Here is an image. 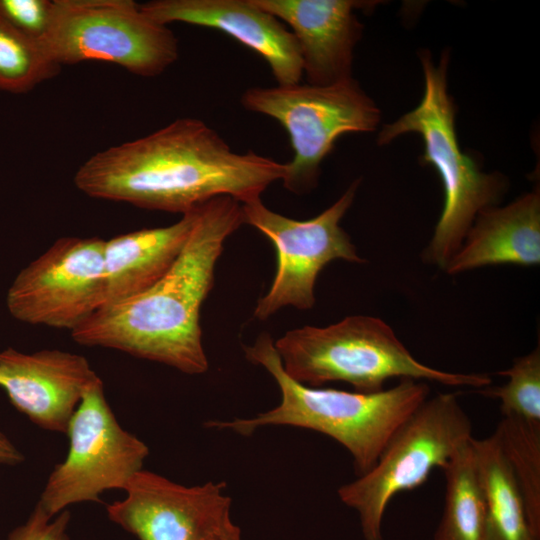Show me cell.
Instances as JSON below:
<instances>
[{
	"mask_svg": "<svg viewBox=\"0 0 540 540\" xmlns=\"http://www.w3.org/2000/svg\"><path fill=\"white\" fill-rule=\"evenodd\" d=\"M284 172L285 164L253 151L236 153L206 123L184 117L94 154L74 184L92 198L183 215L218 196L259 199Z\"/></svg>",
	"mask_w": 540,
	"mask_h": 540,
	"instance_id": "6da1fadb",
	"label": "cell"
},
{
	"mask_svg": "<svg viewBox=\"0 0 540 540\" xmlns=\"http://www.w3.org/2000/svg\"><path fill=\"white\" fill-rule=\"evenodd\" d=\"M243 223L242 204L232 197L201 204L190 236L166 274L143 293L100 307L71 331L73 340L190 375L207 371L200 309L213 286L224 242Z\"/></svg>",
	"mask_w": 540,
	"mask_h": 540,
	"instance_id": "7a4b0ae2",
	"label": "cell"
},
{
	"mask_svg": "<svg viewBox=\"0 0 540 540\" xmlns=\"http://www.w3.org/2000/svg\"><path fill=\"white\" fill-rule=\"evenodd\" d=\"M244 352L249 361L272 375L280 388V404L252 418L208 421L205 426L230 429L243 436L269 425L317 431L348 450L358 476L372 469L396 428L429 395L428 384L414 379H401L389 389L372 393L303 385L286 374L268 333H262L253 345L244 346Z\"/></svg>",
	"mask_w": 540,
	"mask_h": 540,
	"instance_id": "3957f363",
	"label": "cell"
},
{
	"mask_svg": "<svg viewBox=\"0 0 540 540\" xmlns=\"http://www.w3.org/2000/svg\"><path fill=\"white\" fill-rule=\"evenodd\" d=\"M428 51L420 53L424 91L420 103L379 132L377 142L387 144L400 135L416 133L424 144L422 163L438 172L444 205L423 260L445 270L460 248L476 216L501 199L506 181L498 173L482 172L460 148L455 130V105L448 93L449 53L438 64Z\"/></svg>",
	"mask_w": 540,
	"mask_h": 540,
	"instance_id": "277c9868",
	"label": "cell"
},
{
	"mask_svg": "<svg viewBox=\"0 0 540 540\" xmlns=\"http://www.w3.org/2000/svg\"><path fill=\"white\" fill-rule=\"evenodd\" d=\"M286 374L310 387L342 381L357 392L383 390L391 378L433 381L448 386L487 387L486 374L452 373L419 362L377 317L354 315L326 327L304 326L274 342Z\"/></svg>",
	"mask_w": 540,
	"mask_h": 540,
	"instance_id": "5b68a950",
	"label": "cell"
},
{
	"mask_svg": "<svg viewBox=\"0 0 540 540\" xmlns=\"http://www.w3.org/2000/svg\"><path fill=\"white\" fill-rule=\"evenodd\" d=\"M472 422L455 393L426 399L393 432L370 471L338 489L359 517L365 540H383L382 522L398 493L423 485L472 438Z\"/></svg>",
	"mask_w": 540,
	"mask_h": 540,
	"instance_id": "8992f818",
	"label": "cell"
},
{
	"mask_svg": "<svg viewBox=\"0 0 540 540\" xmlns=\"http://www.w3.org/2000/svg\"><path fill=\"white\" fill-rule=\"evenodd\" d=\"M241 103L275 119L288 133L293 157L285 163L282 182L297 194L316 187L321 163L340 136L372 132L380 122L375 102L353 78L326 86L252 87Z\"/></svg>",
	"mask_w": 540,
	"mask_h": 540,
	"instance_id": "52a82bcc",
	"label": "cell"
},
{
	"mask_svg": "<svg viewBox=\"0 0 540 540\" xmlns=\"http://www.w3.org/2000/svg\"><path fill=\"white\" fill-rule=\"evenodd\" d=\"M59 66L104 61L142 77L163 73L178 58V40L167 25L132 0H53L41 43Z\"/></svg>",
	"mask_w": 540,
	"mask_h": 540,
	"instance_id": "ba28073f",
	"label": "cell"
},
{
	"mask_svg": "<svg viewBox=\"0 0 540 540\" xmlns=\"http://www.w3.org/2000/svg\"><path fill=\"white\" fill-rule=\"evenodd\" d=\"M66 434L68 454L51 471L38 501L51 516L72 504L101 502L106 490H124L149 454L117 421L101 378L85 390Z\"/></svg>",
	"mask_w": 540,
	"mask_h": 540,
	"instance_id": "9c48e42d",
	"label": "cell"
},
{
	"mask_svg": "<svg viewBox=\"0 0 540 540\" xmlns=\"http://www.w3.org/2000/svg\"><path fill=\"white\" fill-rule=\"evenodd\" d=\"M360 180H355L340 198L314 218L295 220L268 209L255 199L242 204L244 223L262 232L276 248L277 269L273 283L257 302L254 316L265 320L284 306L311 309L314 287L321 270L342 259L364 263L340 220L352 205Z\"/></svg>",
	"mask_w": 540,
	"mask_h": 540,
	"instance_id": "30bf717a",
	"label": "cell"
},
{
	"mask_svg": "<svg viewBox=\"0 0 540 540\" xmlns=\"http://www.w3.org/2000/svg\"><path fill=\"white\" fill-rule=\"evenodd\" d=\"M104 245L99 237L57 239L15 277L6 305L13 318L72 331L104 299Z\"/></svg>",
	"mask_w": 540,
	"mask_h": 540,
	"instance_id": "8fae6325",
	"label": "cell"
},
{
	"mask_svg": "<svg viewBox=\"0 0 540 540\" xmlns=\"http://www.w3.org/2000/svg\"><path fill=\"white\" fill-rule=\"evenodd\" d=\"M225 489V482L188 487L141 469L106 511L139 540H228L237 525Z\"/></svg>",
	"mask_w": 540,
	"mask_h": 540,
	"instance_id": "7c38bea8",
	"label": "cell"
},
{
	"mask_svg": "<svg viewBox=\"0 0 540 540\" xmlns=\"http://www.w3.org/2000/svg\"><path fill=\"white\" fill-rule=\"evenodd\" d=\"M99 378L79 354L58 349L0 352V387L19 412L48 431L66 433L85 390Z\"/></svg>",
	"mask_w": 540,
	"mask_h": 540,
	"instance_id": "4fadbf2b",
	"label": "cell"
},
{
	"mask_svg": "<svg viewBox=\"0 0 540 540\" xmlns=\"http://www.w3.org/2000/svg\"><path fill=\"white\" fill-rule=\"evenodd\" d=\"M139 5L160 24L182 22L236 39L267 62L278 85L301 82L303 64L296 37L254 0H153Z\"/></svg>",
	"mask_w": 540,
	"mask_h": 540,
	"instance_id": "5bb4252c",
	"label": "cell"
},
{
	"mask_svg": "<svg viewBox=\"0 0 540 540\" xmlns=\"http://www.w3.org/2000/svg\"><path fill=\"white\" fill-rule=\"evenodd\" d=\"M286 23L297 39L308 84L326 86L352 77L362 24L354 10L375 2L354 0H254Z\"/></svg>",
	"mask_w": 540,
	"mask_h": 540,
	"instance_id": "9a60e30c",
	"label": "cell"
},
{
	"mask_svg": "<svg viewBox=\"0 0 540 540\" xmlns=\"http://www.w3.org/2000/svg\"><path fill=\"white\" fill-rule=\"evenodd\" d=\"M540 263V193L534 189L513 202L482 210L445 271L456 275L484 266Z\"/></svg>",
	"mask_w": 540,
	"mask_h": 540,
	"instance_id": "2e32d148",
	"label": "cell"
},
{
	"mask_svg": "<svg viewBox=\"0 0 540 540\" xmlns=\"http://www.w3.org/2000/svg\"><path fill=\"white\" fill-rule=\"evenodd\" d=\"M198 207L172 225L140 229L105 241L102 306L131 299L166 274L190 236Z\"/></svg>",
	"mask_w": 540,
	"mask_h": 540,
	"instance_id": "e0dca14e",
	"label": "cell"
},
{
	"mask_svg": "<svg viewBox=\"0 0 540 540\" xmlns=\"http://www.w3.org/2000/svg\"><path fill=\"white\" fill-rule=\"evenodd\" d=\"M485 502L484 540H540L532 530L523 498L494 432L471 438Z\"/></svg>",
	"mask_w": 540,
	"mask_h": 540,
	"instance_id": "ac0fdd59",
	"label": "cell"
},
{
	"mask_svg": "<svg viewBox=\"0 0 540 540\" xmlns=\"http://www.w3.org/2000/svg\"><path fill=\"white\" fill-rule=\"evenodd\" d=\"M470 441L442 469L444 509L434 540H484L485 502Z\"/></svg>",
	"mask_w": 540,
	"mask_h": 540,
	"instance_id": "d6986e66",
	"label": "cell"
},
{
	"mask_svg": "<svg viewBox=\"0 0 540 540\" xmlns=\"http://www.w3.org/2000/svg\"><path fill=\"white\" fill-rule=\"evenodd\" d=\"M495 433L521 492L529 524L540 537V424L507 415Z\"/></svg>",
	"mask_w": 540,
	"mask_h": 540,
	"instance_id": "ffe728a7",
	"label": "cell"
},
{
	"mask_svg": "<svg viewBox=\"0 0 540 540\" xmlns=\"http://www.w3.org/2000/svg\"><path fill=\"white\" fill-rule=\"evenodd\" d=\"M60 67L41 43L0 18V90L21 94L58 74Z\"/></svg>",
	"mask_w": 540,
	"mask_h": 540,
	"instance_id": "44dd1931",
	"label": "cell"
},
{
	"mask_svg": "<svg viewBox=\"0 0 540 540\" xmlns=\"http://www.w3.org/2000/svg\"><path fill=\"white\" fill-rule=\"evenodd\" d=\"M498 375L508 377L503 386L483 387L478 393L500 400L503 416L513 415L540 424V348L518 357Z\"/></svg>",
	"mask_w": 540,
	"mask_h": 540,
	"instance_id": "7402d4cb",
	"label": "cell"
},
{
	"mask_svg": "<svg viewBox=\"0 0 540 540\" xmlns=\"http://www.w3.org/2000/svg\"><path fill=\"white\" fill-rule=\"evenodd\" d=\"M52 14L53 0H0V18L39 43L49 30Z\"/></svg>",
	"mask_w": 540,
	"mask_h": 540,
	"instance_id": "603a6c76",
	"label": "cell"
},
{
	"mask_svg": "<svg viewBox=\"0 0 540 540\" xmlns=\"http://www.w3.org/2000/svg\"><path fill=\"white\" fill-rule=\"evenodd\" d=\"M70 520L68 509L51 516L37 502L26 522L14 528L7 540H69Z\"/></svg>",
	"mask_w": 540,
	"mask_h": 540,
	"instance_id": "cb8c5ba5",
	"label": "cell"
},
{
	"mask_svg": "<svg viewBox=\"0 0 540 540\" xmlns=\"http://www.w3.org/2000/svg\"><path fill=\"white\" fill-rule=\"evenodd\" d=\"M23 461V453L0 431V465L14 466Z\"/></svg>",
	"mask_w": 540,
	"mask_h": 540,
	"instance_id": "d4e9b609",
	"label": "cell"
},
{
	"mask_svg": "<svg viewBox=\"0 0 540 540\" xmlns=\"http://www.w3.org/2000/svg\"><path fill=\"white\" fill-rule=\"evenodd\" d=\"M228 540H241V532L238 526L232 531Z\"/></svg>",
	"mask_w": 540,
	"mask_h": 540,
	"instance_id": "484cf974",
	"label": "cell"
}]
</instances>
